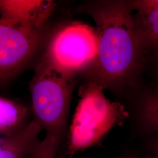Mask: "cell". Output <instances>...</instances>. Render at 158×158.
I'll use <instances>...</instances> for the list:
<instances>
[{"label": "cell", "mask_w": 158, "mask_h": 158, "mask_svg": "<svg viewBox=\"0 0 158 158\" xmlns=\"http://www.w3.org/2000/svg\"><path fill=\"white\" fill-rule=\"evenodd\" d=\"M105 89L95 81L88 80L79 91L80 98L70 127L69 148L83 140L106 132L127 115L118 102H111Z\"/></svg>", "instance_id": "obj_4"}, {"label": "cell", "mask_w": 158, "mask_h": 158, "mask_svg": "<svg viewBox=\"0 0 158 158\" xmlns=\"http://www.w3.org/2000/svg\"><path fill=\"white\" fill-rule=\"evenodd\" d=\"M32 118L31 107L0 97V136L16 133L28 124Z\"/></svg>", "instance_id": "obj_8"}, {"label": "cell", "mask_w": 158, "mask_h": 158, "mask_svg": "<svg viewBox=\"0 0 158 158\" xmlns=\"http://www.w3.org/2000/svg\"><path fill=\"white\" fill-rule=\"evenodd\" d=\"M62 143V141L56 137L46 135L29 158H56Z\"/></svg>", "instance_id": "obj_11"}, {"label": "cell", "mask_w": 158, "mask_h": 158, "mask_svg": "<svg viewBox=\"0 0 158 158\" xmlns=\"http://www.w3.org/2000/svg\"><path fill=\"white\" fill-rule=\"evenodd\" d=\"M137 117L143 131L158 133V87L143 93L138 104Z\"/></svg>", "instance_id": "obj_10"}, {"label": "cell", "mask_w": 158, "mask_h": 158, "mask_svg": "<svg viewBox=\"0 0 158 158\" xmlns=\"http://www.w3.org/2000/svg\"><path fill=\"white\" fill-rule=\"evenodd\" d=\"M45 31H31L0 19V83L15 76L45 45Z\"/></svg>", "instance_id": "obj_5"}, {"label": "cell", "mask_w": 158, "mask_h": 158, "mask_svg": "<svg viewBox=\"0 0 158 158\" xmlns=\"http://www.w3.org/2000/svg\"><path fill=\"white\" fill-rule=\"evenodd\" d=\"M134 11L148 13L158 8V0H135L131 1Z\"/></svg>", "instance_id": "obj_12"}, {"label": "cell", "mask_w": 158, "mask_h": 158, "mask_svg": "<svg viewBox=\"0 0 158 158\" xmlns=\"http://www.w3.org/2000/svg\"><path fill=\"white\" fill-rule=\"evenodd\" d=\"M77 77L63 73L40 57L30 82L32 119L46 134L62 142L68 131V117Z\"/></svg>", "instance_id": "obj_2"}, {"label": "cell", "mask_w": 158, "mask_h": 158, "mask_svg": "<svg viewBox=\"0 0 158 158\" xmlns=\"http://www.w3.org/2000/svg\"><path fill=\"white\" fill-rule=\"evenodd\" d=\"M55 6L51 0H0V19L15 27L42 31Z\"/></svg>", "instance_id": "obj_6"}, {"label": "cell", "mask_w": 158, "mask_h": 158, "mask_svg": "<svg viewBox=\"0 0 158 158\" xmlns=\"http://www.w3.org/2000/svg\"><path fill=\"white\" fill-rule=\"evenodd\" d=\"M98 37L95 28L70 22L56 29L46 42L40 57L63 73L77 77L87 73L96 63Z\"/></svg>", "instance_id": "obj_3"}, {"label": "cell", "mask_w": 158, "mask_h": 158, "mask_svg": "<svg viewBox=\"0 0 158 158\" xmlns=\"http://www.w3.org/2000/svg\"><path fill=\"white\" fill-rule=\"evenodd\" d=\"M80 11L94 21L98 37L97 57L87 73L88 80L112 92L134 86L147 53L136 31L131 1H89Z\"/></svg>", "instance_id": "obj_1"}, {"label": "cell", "mask_w": 158, "mask_h": 158, "mask_svg": "<svg viewBox=\"0 0 158 158\" xmlns=\"http://www.w3.org/2000/svg\"><path fill=\"white\" fill-rule=\"evenodd\" d=\"M150 147L153 152L158 156V136L151 139L150 141Z\"/></svg>", "instance_id": "obj_13"}, {"label": "cell", "mask_w": 158, "mask_h": 158, "mask_svg": "<svg viewBox=\"0 0 158 158\" xmlns=\"http://www.w3.org/2000/svg\"><path fill=\"white\" fill-rule=\"evenodd\" d=\"M41 130L32 119L16 133L0 136V158H29L41 141Z\"/></svg>", "instance_id": "obj_7"}, {"label": "cell", "mask_w": 158, "mask_h": 158, "mask_svg": "<svg viewBox=\"0 0 158 158\" xmlns=\"http://www.w3.org/2000/svg\"><path fill=\"white\" fill-rule=\"evenodd\" d=\"M136 32L145 50L158 55V8L148 13L133 14Z\"/></svg>", "instance_id": "obj_9"}, {"label": "cell", "mask_w": 158, "mask_h": 158, "mask_svg": "<svg viewBox=\"0 0 158 158\" xmlns=\"http://www.w3.org/2000/svg\"><path fill=\"white\" fill-rule=\"evenodd\" d=\"M155 59H156V74H157V77L158 78V55L155 56Z\"/></svg>", "instance_id": "obj_14"}, {"label": "cell", "mask_w": 158, "mask_h": 158, "mask_svg": "<svg viewBox=\"0 0 158 158\" xmlns=\"http://www.w3.org/2000/svg\"><path fill=\"white\" fill-rule=\"evenodd\" d=\"M140 158V157H138V156H130V158ZM158 158V157L157 158Z\"/></svg>", "instance_id": "obj_15"}, {"label": "cell", "mask_w": 158, "mask_h": 158, "mask_svg": "<svg viewBox=\"0 0 158 158\" xmlns=\"http://www.w3.org/2000/svg\"><path fill=\"white\" fill-rule=\"evenodd\" d=\"M125 158L124 156H119V157H117V158Z\"/></svg>", "instance_id": "obj_16"}]
</instances>
